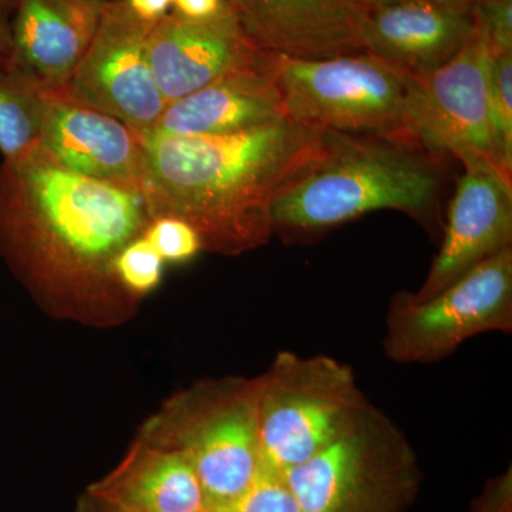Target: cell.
Masks as SVG:
<instances>
[{
  "mask_svg": "<svg viewBox=\"0 0 512 512\" xmlns=\"http://www.w3.org/2000/svg\"><path fill=\"white\" fill-rule=\"evenodd\" d=\"M50 94L12 66L0 67V153L18 160L39 146Z\"/></svg>",
  "mask_w": 512,
  "mask_h": 512,
  "instance_id": "obj_19",
  "label": "cell"
},
{
  "mask_svg": "<svg viewBox=\"0 0 512 512\" xmlns=\"http://www.w3.org/2000/svg\"><path fill=\"white\" fill-rule=\"evenodd\" d=\"M512 329V248L485 259L426 301L394 296L384 353L399 363H430L467 339Z\"/></svg>",
  "mask_w": 512,
  "mask_h": 512,
  "instance_id": "obj_7",
  "label": "cell"
},
{
  "mask_svg": "<svg viewBox=\"0 0 512 512\" xmlns=\"http://www.w3.org/2000/svg\"><path fill=\"white\" fill-rule=\"evenodd\" d=\"M144 237L157 249L164 262H188L204 249L198 232L180 218H154Z\"/></svg>",
  "mask_w": 512,
  "mask_h": 512,
  "instance_id": "obj_23",
  "label": "cell"
},
{
  "mask_svg": "<svg viewBox=\"0 0 512 512\" xmlns=\"http://www.w3.org/2000/svg\"><path fill=\"white\" fill-rule=\"evenodd\" d=\"M227 2L229 3V2H231V0H227Z\"/></svg>",
  "mask_w": 512,
  "mask_h": 512,
  "instance_id": "obj_31",
  "label": "cell"
},
{
  "mask_svg": "<svg viewBox=\"0 0 512 512\" xmlns=\"http://www.w3.org/2000/svg\"><path fill=\"white\" fill-rule=\"evenodd\" d=\"M227 0H173L174 13L187 19H210L228 8Z\"/></svg>",
  "mask_w": 512,
  "mask_h": 512,
  "instance_id": "obj_25",
  "label": "cell"
},
{
  "mask_svg": "<svg viewBox=\"0 0 512 512\" xmlns=\"http://www.w3.org/2000/svg\"><path fill=\"white\" fill-rule=\"evenodd\" d=\"M286 119L281 97L261 63L222 76L197 92L168 103L153 133L217 136Z\"/></svg>",
  "mask_w": 512,
  "mask_h": 512,
  "instance_id": "obj_17",
  "label": "cell"
},
{
  "mask_svg": "<svg viewBox=\"0 0 512 512\" xmlns=\"http://www.w3.org/2000/svg\"><path fill=\"white\" fill-rule=\"evenodd\" d=\"M490 40V39H488ZM490 107L497 165L512 178V52L490 56Z\"/></svg>",
  "mask_w": 512,
  "mask_h": 512,
  "instance_id": "obj_20",
  "label": "cell"
},
{
  "mask_svg": "<svg viewBox=\"0 0 512 512\" xmlns=\"http://www.w3.org/2000/svg\"><path fill=\"white\" fill-rule=\"evenodd\" d=\"M79 512H121L116 508H111L109 505L100 503V501L94 500L93 497L87 495L86 500L83 501L82 507Z\"/></svg>",
  "mask_w": 512,
  "mask_h": 512,
  "instance_id": "obj_29",
  "label": "cell"
},
{
  "mask_svg": "<svg viewBox=\"0 0 512 512\" xmlns=\"http://www.w3.org/2000/svg\"><path fill=\"white\" fill-rule=\"evenodd\" d=\"M394 2H429L450 6H477L478 3L483 2V0H369V5L370 8H375V6L386 5V3Z\"/></svg>",
  "mask_w": 512,
  "mask_h": 512,
  "instance_id": "obj_28",
  "label": "cell"
},
{
  "mask_svg": "<svg viewBox=\"0 0 512 512\" xmlns=\"http://www.w3.org/2000/svg\"><path fill=\"white\" fill-rule=\"evenodd\" d=\"M464 173L448 210L443 244L412 302L426 301L485 259L511 248L512 178L483 156L461 158Z\"/></svg>",
  "mask_w": 512,
  "mask_h": 512,
  "instance_id": "obj_11",
  "label": "cell"
},
{
  "mask_svg": "<svg viewBox=\"0 0 512 512\" xmlns=\"http://www.w3.org/2000/svg\"><path fill=\"white\" fill-rule=\"evenodd\" d=\"M10 12L12 8L0 0V67L12 63V43H10Z\"/></svg>",
  "mask_w": 512,
  "mask_h": 512,
  "instance_id": "obj_27",
  "label": "cell"
},
{
  "mask_svg": "<svg viewBox=\"0 0 512 512\" xmlns=\"http://www.w3.org/2000/svg\"><path fill=\"white\" fill-rule=\"evenodd\" d=\"M39 147L84 177L141 192L144 146L140 134L109 114L50 96Z\"/></svg>",
  "mask_w": 512,
  "mask_h": 512,
  "instance_id": "obj_15",
  "label": "cell"
},
{
  "mask_svg": "<svg viewBox=\"0 0 512 512\" xmlns=\"http://www.w3.org/2000/svg\"><path fill=\"white\" fill-rule=\"evenodd\" d=\"M210 512H302L284 477L261 467L254 483L231 503Z\"/></svg>",
  "mask_w": 512,
  "mask_h": 512,
  "instance_id": "obj_22",
  "label": "cell"
},
{
  "mask_svg": "<svg viewBox=\"0 0 512 512\" xmlns=\"http://www.w3.org/2000/svg\"><path fill=\"white\" fill-rule=\"evenodd\" d=\"M150 222L141 192L74 173L39 146L0 165V251L42 288L123 289L114 259Z\"/></svg>",
  "mask_w": 512,
  "mask_h": 512,
  "instance_id": "obj_2",
  "label": "cell"
},
{
  "mask_svg": "<svg viewBox=\"0 0 512 512\" xmlns=\"http://www.w3.org/2000/svg\"><path fill=\"white\" fill-rule=\"evenodd\" d=\"M490 56V40L477 16L476 33L450 62L424 76L407 74L406 137L436 157L483 156L497 165Z\"/></svg>",
  "mask_w": 512,
  "mask_h": 512,
  "instance_id": "obj_8",
  "label": "cell"
},
{
  "mask_svg": "<svg viewBox=\"0 0 512 512\" xmlns=\"http://www.w3.org/2000/svg\"><path fill=\"white\" fill-rule=\"evenodd\" d=\"M229 6L259 52L299 59L365 52L369 0H231Z\"/></svg>",
  "mask_w": 512,
  "mask_h": 512,
  "instance_id": "obj_12",
  "label": "cell"
},
{
  "mask_svg": "<svg viewBox=\"0 0 512 512\" xmlns=\"http://www.w3.org/2000/svg\"><path fill=\"white\" fill-rule=\"evenodd\" d=\"M264 66L293 123L330 133L407 138V74L379 57L362 52L299 59L264 52Z\"/></svg>",
  "mask_w": 512,
  "mask_h": 512,
  "instance_id": "obj_4",
  "label": "cell"
},
{
  "mask_svg": "<svg viewBox=\"0 0 512 512\" xmlns=\"http://www.w3.org/2000/svg\"><path fill=\"white\" fill-rule=\"evenodd\" d=\"M141 194L151 220L180 218L204 249L238 254L271 237V207L315 163L325 131L288 119L217 136L148 133Z\"/></svg>",
  "mask_w": 512,
  "mask_h": 512,
  "instance_id": "obj_1",
  "label": "cell"
},
{
  "mask_svg": "<svg viewBox=\"0 0 512 512\" xmlns=\"http://www.w3.org/2000/svg\"><path fill=\"white\" fill-rule=\"evenodd\" d=\"M494 50L512 52V0H483L476 6Z\"/></svg>",
  "mask_w": 512,
  "mask_h": 512,
  "instance_id": "obj_24",
  "label": "cell"
},
{
  "mask_svg": "<svg viewBox=\"0 0 512 512\" xmlns=\"http://www.w3.org/2000/svg\"><path fill=\"white\" fill-rule=\"evenodd\" d=\"M256 400V380L214 387L184 417L175 447L190 461L208 512L235 500L261 471Z\"/></svg>",
  "mask_w": 512,
  "mask_h": 512,
  "instance_id": "obj_10",
  "label": "cell"
},
{
  "mask_svg": "<svg viewBox=\"0 0 512 512\" xmlns=\"http://www.w3.org/2000/svg\"><path fill=\"white\" fill-rule=\"evenodd\" d=\"M151 28L123 0H109L92 45L59 96L109 114L140 136L153 133L168 103L148 60Z\"/></svg>",
  "mask_w": 512,
  "mask_h": 512,
  "instance_id": "obj_9",
  "label": "cell"
},
{
  "mask_svg": "<svg viewBox=\"0 0 512 512\" xmlns=\"http://www.w3.org/2000/svg\"><path fill=\"white\" fill-rule=\"evenodd\" d=\"M256 382L261 467L279 476L338 439L367 402L352 369L328 356L279 353Z\"/></svg>",
  "mask_w": 512,
  "mask_h": 512,
  "instance_id": "obj_5",
  "label": "cell"
},
{
  "mask_svg": "<svg viewBox=\"0 0 512 512\" xmlns=\"http://www.w3.org/2000/svg\"><path fill=\"white\" fill-rule=\"evenodd\" d=\"M113 269L124 291L144 295L160 285L164 259L151 242L141 235L121 249L114 259Z\"/></svg>",
  "mask_w": 512,
  "mask_h": 512,
  "instance_id": "obj_21",
  "label": "cell"
},
{
  "mask_svg": "<svg viewBox=\"0 0 512 512\" xmlns=\"http://www.w3.org/2000/svg\"><path fill=\"white\" fill-rule=\"evenodd\" d=\"M443 187V158L407 138L325 131L318 160L272 204V229L313 234L380 210L431 225Z\"/></svg>",
  "mask_w": 512,
  "mask_h": 512,
  "instance_id": "obj_3",
  "label": "cell"
},
{
  "mask_svg": "<svg viewBox=\"0 0 512 512\" xmlns=\"http://www.w3.org/2000/svg\"><path fill=\"white\" fill-rule=\"evenodd\" d=\"M2 2H6V3H8V5L10 6V8H12V2H13V0H2Z\"/></svg>",
  "mask_w": 512,
  "mask_h": 512,
  "instance_id": "obj_30",
  "label": "cell"
},
{
  "mask_svg": "<svg viewBox=\"0 0 512 512\" xmlns=\"http://www.w3.org/2000/svg\"><path fill=\"white\" fill-rule=\"evenodd\" d=\"M414 473L402 431L366 402L338 439L282 477L302 512H394Z\"/></svg>",
  "mask_w": 512,
  "mask_h": 512,
  "instance_id": "obj_6",
  "label": "cell"
},
{
  "mask_svg": "<svg viewBox=\"0 0 512 512\" xmlns=\"http://www.w3.org/2000/svg\"><path fill=\"white\" fill-rule=\"evenodd\" d=\"M477 29L476 6L394 2L370 8L365 52L409 76H424L450 62Z\"/></svg>",
  "mask_w": 512,
  "mask_h": 512,
  "instance_id": "obj_16",
  "label": "cell"
},
{
  "mask_svg": "<svg viewBox=\"0 0 512 512\" xmlns=\"http://www.w3.org/2000/svg\"><path fill=\"white\" fill-rule=\"evenodd\" d=\"M123 3L137 19L150 25L165 18L173 8V0H123Z\"/></svg>",
  "mask_w": 512,
  "mask_h": 512,
  "instance_id": "obj_26",
  "label": "cell"
},
{
  "mask_svg": "<svg viewBox=\"0 0 512 512\" xmlns=\"http://www.w3.org/2000/svg\"><path fill=\"white\" fill-rule=\"evenodd\" d=\"M109 0H13L12 66L59 96L86 56Z\"/></svg>",
  "mask_w": 512,
  "mask_h": 512,
  "instance_id": "obj_14",
  "label": "cell"
},
{
  "mask_svg": "<svg viewBox=\"0 0 512 512\" xmlns=\"http://www.w3.org/2000/svg\"><path fill=\"white\" fill-rule=\"evenodd\" d=\"M90 497L121 512H208L200 481L180 448H137Z\"/></svg>",
  "mask_w": 512,
  "mask_h": 512,
  "instance_id": "obj_18",
  "label": "cell"
},
{
  "mask_svg": "<svg viewBox=\"0 0 512 512\" xmlns=\"http://www.w3.org/2000/svg\"><path fill=\"white\" fill-rule=\"evenodd\" d=\"M262 55L242 32L229 5L210 19L168 13L148 35L151 72L167 103L229 73L256 66Z\"/></svg>",
  "mask_w": 512,
  "mask_h": 512,
  "instance_id": "obj_13",
  "label": "cell"
}]
</instances>
